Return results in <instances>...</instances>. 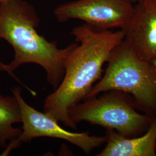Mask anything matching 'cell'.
Returning <instances> with one entry per match:
<instances>
[{"instance_id":"1","label":"cell","mask_w":156,"mask_h":156,"mask_svg":"<svg viewBox=\"0 0 156 156\" xmlns=\"http://www.w3.org/2000/svg\"><path fill=\"white\" fill-rule=\"evenodd\" d=\"M77 44L64 62L62 82L44 101V112L72 129L77 127L69 110L86 99L94 84L102 76V67L114 48L124 39L122 30H98L87 24L73 28Z\"/></svg>"},{"instance_id":"2","label":"cell","mask_w":156,"mask_h":156,"mask_svg":"<svg viewBox=\"0 0 156 156\" xmlns=\"http://www.w3.org/2000/svg\"><path fill=\"white\" fill-rule=\"evenodd\" d=\"M40 19L33 6L23 0H8L0 4V38L13 47L15 56L6 64L7 73L28 90L37 93L17 78L13 71L24 64L39 65L46 73L47 81L56 90L64 75V62L77 42L60 49L56 41H48L37 28Z\"/></svg>"},{"instance_id":"3","label":"cell","mask_w":156,"mask_h":156,"mask_svg":"<svg viewBox=\"0 0 156 156\" xmlns=\"http://www.w3.org/2000/svg\"><path fill=\"white\" fill-rule=\"evenodd\" d=\"M104 76L86 98L110 90L129 95L137 109L153 117L156 114V69L142 59L126 39L112 50Z\"/></svg>"},{"instance_id":"4","label":"cell","mask_w":156,"mask_h":156,"mask_svg":"<svg viewBox=\"0 0 156 156\" xmlns=\"http://www.w3.org/2000/svg\"><path fill=\"white\" fill-rule=\"evenodd\" d=\"M68 115L75 126L86 122L113 129L127 138L145 133L154 117L138 112L133 98L117 90L86 98L72 107Z\"/></svg>"},{"instance_id":"5","label":"cell","mask_w":156,"mask_h":156,"mask_svg":"<svg viewBox=\"0 0 156 156\" xmlns=\"http://www.w3.org/2000/svg\"><path fill=\"white\" fill-rule=\"evenodd\" d=\"M22 91L19 87L12 90L21 109L22 133L16 140L7 145L1 156H8L22 142H30L34 138L40 137L65 140L76 146L87 154L105 142V136L90 135L88 133L69 132L62 128L58 125V122L49 114L38 111L29 105L23 98Z\"/></svg>"},{"instance_id":"6","label":"cell","mask_w":156,"mask_h":156,"mask_svg":"<svg viewBox=\"0 0 156 156\" xmlns=\"http://www.w3.org/2000/svg\"><path fill=\"white\" fill-rule=\"evenodd\" d=\"M134 10L129 0H75L58 6L54 15L60 23L78 19L98 30H122L132 19Z\"/></svg>"},{"instance_id":"7","label":"cell","mask_w":156,"mask_h":156,"mask_svg":"<svg viewBox=\"0 0 156 156\" xmlns=\"http://www.w3.org/2000/svg\"><path fill=\"white\" fill-rule=\"evenodd\" d=\"M124 39L142 59L156 58V0H137L133 16L122 30Z\"/></svg>"},{"instance_id":"8","label":"cell","mask_w":156,"mask_h":156,"mask_svg":"<svg viewBox=\"0 0 156 156\" xmlns=\"http://www.w3.org/2000/svg\"><path fill=\"white\" fill-rule=\"evenodd\" d=\"M106 146L97 156H156V114L149 127L140 135L127 138L107 129Z\"/></svg>"},{"instance_id":"9","label":"cell","mask_w":156,"mask_h":156,"mask_svg":"<svg viewBox=\"0 0 156 156\" xmlns=\"http://www.w3.org/2000/svg\"><path fill=\"white\" fill-rule=\"evenodd\" d=\"M22 123V113L16 98L0 94V147L16 140L22 133L20 128L13 127L16 123Z\"/></svg>"},{"instance_id":"10","label":"cell","mask_w":156,"mask_h":156,"mask_svg":"<svg viewBox=\"0 0 156 156\" xmlns=\"http://www.w3.org/2000/svg\"><path fill=\"white\" fill-rule=\"evenodd\" d=\"M152 63L153 64V65L154 66V67H155V68H156V58H154L153 61H152Z\"/></svg>"},{"instance_id":"11","label":"cell","mask_w":156,"mask_h":156,"mask_svg":"<svg viewBox=\"0 0 156 156\" xmlns=\"http://www.w3.org/2000/svg\"><path fill=\"white\" fill-rule=\"evenodd\" d=\"M129 1H131L133 3L135 4V3L136 2V1H137V0H129Z\"/></svg>"},{"instance_id":"12","label":"cell","mask_w":156,"mask_h":156,"mask_svg":"<svg viewBox=\"0 0 156 156\" xmlns=\"http://www.w3.org/2000/svg\"><path fill=\"white\" fill-rule=\"evenodd\" d=\"M6 1H8V0H0V4L2 3V2H5Z\"/></svg>"},{"instance_id":"13","label":"cell","mask_w":156,"mask_h":156,"mask_svg":"<svg viewBox=\"0 0 156 156\" xmlns=\"http://www.w3.org/2000/svg\"><path fill=\"white\" fill-rule=\"evenodd\" d=\"M2 62L0 61V66H2Z\"/></svg>"},{"instance_id":"14","label":"cell","mask_w":156,"mask_h":156,"mask_svg":"<svg viewBox=\"0 0 156 156\" xmlns=\"http://www.w3.org/2000/svg\"></svg>"}]
</instances>
